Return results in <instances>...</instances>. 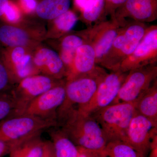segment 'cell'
Instances as JSON below:
<instances>
[{
	"label": "cell",
	"instance_id": "cell-19",
	"mask_svg": "<svg viewBox=\"0 0 157 157\" xmlns=\"http://www.w3.org/2000/svg\"><path fill=\"white\" fill-rule=\"evenodd\" d=\"M71 0H42L37 4L38 16L44 19H55L69 10Z\"/></svg>",
	"mask_w": 157,
	"mask_h": 157
},
{
	"label": "cell",
	"instance_id": "cell-29",
	"mask_svg": "<svg viewBox=\"0 0 157 157\" xmlns=\"http://www.w3.org/2000/svg\"><path fill=\"white\" fill-rule=\"evenodd\" d=\"M127 0H105V15H114L116 11L126 2Z\"/></svg>",
	"mask_w": 157,
	"mask_h": 157
},
{
	"label": "cell",
	"instance_id": "cell-26",
	"mask_svg": "<svg viewBox=\"0 0 157 157\" xmlns=\"http://www.w3.org/2000/svg\"><path fill=\"white\" fill-rule=\"evenodd\" d=\"M31 60L29 55H25L22 59L15 66L16 73L19 78L23 79L30 76L33 72Z\"/></svg>",
	"mask_w": 157,
	"mask_h": 157
},
{
	"label": "cell",
	"instance_id": "cell-17",
	"mask_svg": "<svg viewBox=\"0 0 157 157\" xmlns=\"http://www.w3.org/2000/svg\"><path fill=\"white\" fill-rule=\"evenodd\" d=\"M44 144L40 135L31 137L17 144L12 149L9 157H42Z\"/></svg>",
	"mask_w": 157,
	"mask_h": 157
},
{
	"label": "cell",
	"instance_id": "cell-34",
	"mask_svg": "<svg viewBox=\"0 0 157 157\" xmlns=\"http://www.w3.org/2000/svg\"><path fill=\"white\" fill-rule=\"evenodd\" d=\"M21 2L26 10L29 11L36 10L37 6L36 0H21Z\"/></svg>",
	"mask_w": 157,
	"mask_h": 157
},
{
	"label": "cell",
	"instance_id": "cell-24",
	"mask_svg": "<svg viewBox=\"0 0 157 157\" xmlns=\"http://www.w3.org/2000/svg\"><path fill=\"white\" fill-rule=\"evenodd\" d=\"M19 113L17 102L11 93L0 94V122Z\"/></svg>",
	"mask_w": 157,
	"mask_h": 157
},
{
	"label": "cell",
	"instance_id": "cell-14",
	"mask_svg": "<svg viewBox=\"0 0 157 157\" xmlns=\"http://www.w3.org/2000/svg\"><path fill=\"white\" fill-rule=\"evenodd\" d=\"M72 65L70 80L89 74L95 70L96 54L92 45L87 43L80 46L76 50Z\"/></svg>",
	"mask_w": 157,
	"mask_h": 157
},
{
	"label": "cell",
	"instance_id": "cell-15",
	"mask_svg": "<svg viewBox=\"0 0 157 157\" xmlns=\"http://www.w3.org/2000/svg\"><path fill=\"white\" fill-rule=\"evenodd\" d=\"M49 129L55 157H78V147L59 127L56 126Z\"/></svg>",
	"mask_w": 157,
	"mask_h": 157
},
{
	"label": "cell",
	"instance_id": "cell-11",
	"mask_svg": "<svg viewBox=\"0 0 157 157\" xmlns=\"http://www.w3.org/2000/svg\"><path fill=\"white\" fill-rule=\"evenodd\" d=\"M111 18L88 30V43L94 47L96 64L99 65L109 52L120 29L121 23L115 17Z\"/></svg>",
	"mask_w": 157,
	"mask_h": 157
},
{
	"label": "cell",
	"instance_id": "cell-21",
	"mask_svg": "<svg viewBox=\"0 0 157 157\" xmlns=\"http://www.w3.org/2000/svg\"><path fill=\"white\" fill-rule=\"evenodd\" d=\"M27 34L21 29L12 26L3 25L0 26V42L11 47H18L27 43Z\"/></svg>",
	"mask_w": 157,
	"mask_h": 157
},
{
	"label": "cell",
	"instance_id": "cell-36",
	"mask_svg": "<svg viewBox=\"0 0 157 157\" xmlns=\"http://www.w3.org/2000/svg\"><path fill=\"white\" fill-rule=\"evenodd\" d=\"M9 2V0H0V17L4 15L5 8Z\"/></svg>",
	"mask_w": 157,
	"mask_h": 157
},
{
	"label": "cell",
	"instance_id": "cell-6",
	"mask_svg": "<svg viewBox=\"0 0 157 157\" xmlns=\"http://www.w3.org/2000/svg\"><path fill=\"white\" fill-rule=\"evenodd\" d=\"M157 76L155 64L129 71L112 104L137 102L156 80Z\"/></svg>",
	"mask_w": 157,
	"mask_h": 157
},
{
	"label": "cell",
	"instance_id": "cell-30",
	"mask_svg": "<svg viewBox=\"0 0 157 157\" xmlns=\"http://www.w3.org/2000/svg\"><path fill=\"white\" fill-rule=\"evenodd\" d=\"M21 143L6 142L0 140V157H3L6 155H9L12 149Z\"/></svg>",
	"mask_w": 157,
	"mask_h": 157
},
{
	"label": "cell",
	"instance_id": "cell-32",
	"mask_svg": "<svg viewBox=\"0 0 157 157\" xmlns=\"http://www.w3.org/2000/svg\"><path fill=\"white\" fill-rule=\"evenodd\" d=\"M42 157H55L53 146L51 141H45L44 151Z\"/></svg>",
	"mask_w": 157,
	"mask_h": 157
},
{
	"label": "cell",
	"instance_id": "cell-22",
	"mask_svg": "<svg viewBox=\"0 0 157 157\" xmlns=\"http://www.w3.org/2000/svg\"><path fill=\"white\" fill-rule=\"evenodd\" d=\"M84 44L83 39L76 35L65 37L62 43L60 57L64 64L71 65L77 49Z\"/></svg>",
	"mask_w": 157,
	"mask_h": 157
},
{
	"label": "cell",
	"instance_id": "cell-12",
	"mask_svg": "<svg viewBox=\"0 0 157 157\" xmlns=\"http://www.w3.org/2000/svg\"><path fill=\"white\" fill-rule=\"evenodd\" d=\"M47 76H29L21 80L19 86L11 94L17 102L20 114L26 106L35 98L56 86Z\"/></svg>",
	"mask_w": 157,
	"mask_h": 157
},
{
	"label": "cell",
	"instance_id": "cell-35",
	"mask_svg": "<svg viewBox=\"0 0 157 157\" xmlns=\"http://www.w3.org/2000/svg\"><path fill=\"white\" fill-rule=\"evenodd\" d=\"M147 157H157V135L152 140Z\"/></svg>",
	"mask_w": 157,
	"mask_h": 157
},
{
	"label": "cell",
	"instance_id": "cell-8",
	"mask_svg": "<svg viewBox=\"0 0 157 157\" xmlns=\"http://www.w3.org/2000/svg\"><path fill=\"white\" fill-rule=\"evenodd\" d=\"M157 59V27H147L144 36L134 51L124 60L118 71L131 70L155 64Z\"/></svg>",
	"mask_w": 157,
	"mask_h": 157
},
{
	"label": "cell",
	"instance_id": "cell-5",
	"mask_svg": "<svg viewBox=\"0 0 157 157\" xmlns=\"http://www.w3.org/2000/svg\"><path fill=\"white\" fill-rule=\"evenodd\" d=\"M106 73L103 69L97 67L89 74L70 79L65 86V100L58 109L57 116L72 108L76 109L87 104Z\"/></svg>",
	"mask_w": 157,
	"mask_h": 157
},
{
	"label": "cell",
	"instance_id": "cell-31",
	"mask_svg": "<svg viewBox=\"0 0 157 157\" xmlns=\"http://www.w3.org/2000/svg\"><path fill=\"white\" fill-rule=\"evenodd\" d=\"M25 55L24 49L21 46L16 47L14 48L11 53V59L14 66L17 64Z\"/></svg>",
	"mask_w": 157,
	"mask_h": 157
},
{
	"label": "cell",
	"instance_id": "cell-4",
	"mask_svg": "<svg viewBox=\"0 0 157 157\" xmlns=\"http://www.w3.org/2000/svg\"><path fill=\"white\" fill-rule=\"evenodd\" d=\"M147 28L144 23L135 21L123 26L109 52L100 65L112 71H118L121 62L135 50Z\"/></svg>",
	"mask_w": 157,
	"mask_h": 157
},
{
	"label": "cell",
	"instance_id": "cell-18",
	"mask_svg": "<svg viewBox=\"0 0 157 157\" xmlns=\"http://www.w3.org/2000/svg\"><path fill=\"white\" fill-rule=\"evenodd\" d=\"M35 64L39 67H47L48 72L54 75H61L64 71V63L56 52L48 48L39 51L34 58Z\"/></svg>",
	"mask_w": 157,
	"mask_h": 157
},
{
	"label": "cell",
	"instance_id": "cell-2",
	"mask_svg": "<svg viewBox=\"0 0 157 157\" xmlns=\"http://www.w3.org/2000/svg\"><path fill=\"white\" fill-rule=\"evenodd\" d=\"M136 102L112 104L91 115L101 127L108 142L125 140L130 121L136 111Z\"/></svg>",
	"mask_w": 157,
	"mask_h": 157
},
{
	"label": "cell",
	"instance_id": "cell-20",
	"mask_svg": "<svg viewBox=\"0 0 157 157\" xmlns=\"http://www.w3.org/2000/svg\"><path fill=\"white\" fill-rule=\"evenodd\" d=\"M97 153L99 157H141L135 148L123 140L108 142L104 149Z\"/></svg>",
	"mask_w": 157,
	"mask_h": 157
},
{
	"label": "cell",
	"instance_id": "cell-1",
	"mask_svg": "<svg viewBox=\"0 0 157 157\" xmlns=\"http://www.w3.org/2000/svg\"><path fill=\"white\" fill-rule=\"evenodd\" d=\"M57 123V126L77 146L99 152L108 143L97 121L90 115L79 113L75 108L58 116Z\"/></svg>",
	"mask_w": 157,
	"mask_h": 157
},
{
	"label": "cell",
	"instance_id": "cell-9",
	"mask_svg": "<svg viewBox=\"0 0 157 157\" xmlns=\"http://www.w3.org/2000/svg\"><path fill=\"white\" fill-rule=\"evenodd\" d=\"M157 135V123L136 110L128 130L125 141L136 150L141 157H147L153 139Z\"/></svg>",
	"mask_w": 157,
	"mask_h": 157
},
{
	"label": "cell",
	"instance_id": "cell-3",
	"mask_svg": "<svg viewBox=\"0 0 157 157\" xmlns=\"http://www.w3.org/2000/svg\"><path fill=\"white\" fill-rule=\"evenodd\" d=\"M57 125L56 121L35 116H12L0 122V140L21 143Z\"/></svg>",
	"mask_w": 157,
	"mask_h": 157
},
{
	"label": "cell",
	"instance_id": "cell-37",
	"mask_svg": "<svg viewBox=\"0 0 157 157\" xmlns=\"http://www.w3.org/2000/svg\"><path fill=\"white\" fill-rule=\"evenodd\" d=\"M74 1H75L76 6L82 11L84 8L85 6L86 5L88 0H74Z\"/></svg>",
	"mask_w": 157,
	"mask_h": 157
},
{
	"label": "cell",
	"instance_id": "cell-13",
	"mask_svg": "<svg viewBox=\"0 0 157 157\" xmlns=\"http://www.w3.org/2000/svg\"><path fill=\"white\" fill-rule=\"evenodd\" d=\"M114 17L120 21L129 17L138 22H151L157 18V0H127L116 11Z\"/></svg>",
	"mask_w": 157,
	"mask_h": 157
},
{
	"label": "cell",
	"instance_id": "cell-28",
	"mask_svg": "<svg viewBox=\"0 0 157 157\" xmlns=\"http://www.w3.org/2000/svg\"><path fill=\"white\" fill-rule=\"evenodd\" d=\"M9 21L15 22L19 19L20 14L17 8L10 2L7 3L5 8L4 14Z\"/></svg>",
	"mask_w": 157,
	"mask_h": 157
},
{
	"label": "cell",
	"instance_id": "cell-10",
	"mask_svg": "<svg viewBox=\"0 0 157 157\" xmlns=\"http://www.w3.org/2000/svg\"><path fill=\"white\" fill-rule=\"evenodd\" d=\"M65 96V86L59 85L31 101L20 114L57 121V112L63 103Z\"/></svg>",
	"mask_w": 157,
	"mask_h": 157
},
{
	"label": "cell",
	"instance_id": "cell-23",
	"mask_svg": "<svg viewBox=\"0 0 157 157\" xmlns=\"http://www.w3.org/2000/svg\"><path fill=\"white\" fill-rule=\"evenodd\" d=\"M82 17L90 25L105 14V0H88L82 10Z\"/></svg>",
	"mask_w": 157,
	"mask_h": 157
},
{
	"label": "cell",
	"instance_id": "cell-16",
	"mask_svg": "<svg viewBox=\"0 0 157 157\" xmlns=\"http://www.w3.org/2000/svg\"><path fill=\"white\" fill-rule=\"evenodd\" d=\"M136 110L141 115L157 123V79L137 100Z\"/></svg>",
	"mask_w": 157,
	"mask_h": 157
},
{
	"label": "cell",
	"instance_id": "cell-27",
	"mask_svg": "<svg viewBox=\"0 0 157 157\" xmlns=\"http://www.w3.org/2000/svg\"><path fill=\"white\" fill-rule=\"evenodd\" d=\"M10 75L9 70L0 61V94L11 93L10 90Z\"/></svg>",
	"mask_w": 157,
	"mask_h": 157
},
{
	"label": "cell",
	"instance_id": "cell-7",
	"mask_svg": "<svg viewBox=\"0 0 157 157\" xmlns=\"http://www.w3.org/2000/svg\"><path fill=\"white\" fill-rule=\"evenodd\" d=\"M127 73L120 71H112L109 74L105 73L90 101L84 106L76 108V110L82 114L90 115L97 110L112 104L118 94Z\"/></svg>",
	"mask_w": 157,
	"mask_h": 157
},
{
	"label": "cell",
	"instance_id": "cell-25",
	"mask_svg": "<svg viewBox=\"0 0 157 157\" xmlns=\"http://www.w3.org/2000/svg\"><path fill=\"white\" fill-rule=\"evenodd\" d=\"M78 21V17L73 11L68 10L55 19V23L59 30L69 32L72 30Z\"/></svg>",
	"mask_w": 157,
	"mask_h": 157
},
{
	"label": "cell",
	"instance_id": "cell-33",
	"mask_svg": "<svg viewBox=\"0 0 157 157\" xmlns=\"http://www.w3.org/2000/svg\"><path fill=\"white\" fill-rule=\"evenodd\" d=\"M78 157H99L96 152L89 150L83 147H78Z\"/></svg>",
	"mask_w": 157,
	"mask_h": 157
}]
</instances>
